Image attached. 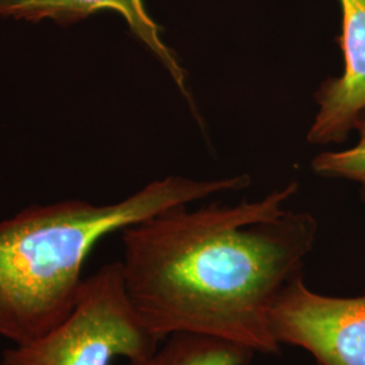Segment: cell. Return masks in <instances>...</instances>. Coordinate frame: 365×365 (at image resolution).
Returning a JSON list of instances; mask_svg holds the SVG:
<instances>
[{"mask_svg": "<svg viewBox=\"0 0 365 365\" xmlns=\"http://www.w3.org/2000/svg\"><path fill=\"white\" fill-rule=\"evenodd\" d=\"M354 130L359 141L352 148L339 152H324L312 164L314 172L327 179H341L356 182L365 202V110L359 115Z\"/></svg>", "mask_w": 365, "mask_h": 365, "instance_id": "obj_8", "label": "cell"}, {"mask_svg": "<svg viewBox=\"0 0 365 365\" xmlns=\"http://www.w3.org/2000/svg\"><path fill=\"white\" fill-rule=\"evenodd\" d=\"M269 325L280 346L300 348L318 365H365V295H322L302 274L274 302Z\"/></svg>", "mask_w": 365, "mask_h": 365, "instance_id": "obj_4", "label": "cell"}, {"mask_svg": "<svg viewBox=\"0 0 365 365\" xmlns=\"http://www.w3.org/2000/svg\"><path fill=\"white\" fill-rule=\"evenodd\" d=\"M161 341L133 304L119 261L84 277L66 318L37 339L13 344L0 365H111L117 357H144Z\"/></svg>", "mask_w": 365, "mask_h": 365, "instance_id": "obj_3", "label": "cell"}, {"mask_svg": "<svg viewBox=\"0 0 365 365\" xmlns=\"http://www.w3.org/2000/svg\"><path fill=\"white\" fill-rule=\"evenodd\" d=\"M339 1L344 72L325 80L315 92L318 113L307 133L312 144L344 143L365 110V0Z\"/></svg>", "mask_w": 365, "mask_h": 365, "instance_id": "obj_5", "label": "cell"}, {"mask_svg": "<svg viewBox=\"0 0 365 365\" xmlns=\"http://www.w3.org/2000/svg\"><path fill=\"white\" fill-rule=\"evenodd\" d=\"M250 182L248 175L217 180L170 176L117 203L60 200L0 222V337L24 344L61 322L78 298L86 261L106 235Z\"/></svg>", "mask_w": 365, "mask_h": 365, "instance_id": "obj_2", "label": "cell"}, {"mask_svg": "<svg viewBox=\"0 0 365 365\" xmlns=\"http://www.w3.org/2000/svg\"><path fill=\"white\" fill-rule=\"evenodd\" d=\"M255 354L232 341L179 331L167 336L153 352L125 365H249Z\"/></svg>", "mask_w": 365, "mask_h": 365, "instance_id": "obj_7", "label": "cell"}, {"mask_svg": "<svg viewBox=\"0 0 365 365\" xmlns=\"http://www.w3.org/2000/svg\"><path fill=\"white\" fill-rule=\"evenodd\" d=\"M288 182L235 206H180L126 227L122 268L128 294L161 339L188 331L277 354L269 317L288 284L303 274L318 222L286 205Z\"/></svg>", "mask_w": 365, "mask_h": 365, "instance_id": "obj_1", "label": "cell"}, {"mask_svg": "<svg viewBox=\"0 0 365 365\" xmlns=\"http://www.w3.org/2000/svg\"><path fill=\"white\" fill-rule=\"evenodd\" d=\"M102 10H114L125 18L131 34L165 68L192 107L187 72L178 56L161 38L160 26L145 10L144 0H0V18L3 19L31 24L51 21L61 27L78 25Z\"/></svg>", "mask_w": 365, "mask_h": 365, "instance_id": "obj_6", "label": "cell"}]
</instances>
